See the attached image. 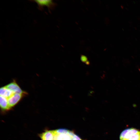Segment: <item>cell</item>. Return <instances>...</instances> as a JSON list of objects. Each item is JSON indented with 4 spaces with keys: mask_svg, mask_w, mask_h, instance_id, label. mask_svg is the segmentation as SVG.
<instances>
[{
    "mask_svg": "<svg viewBox=\"0 0 140 140\" xmlns=\"http://www.w3.org/2000/svg\"><path fill=\"white\" fill-rule=\"evenodd\" d=\"M120 140H140V131L133 128L126 129L121 133Z\"/></svg>",
    "mask_w": 140,
    "mask_h": 140,
    "instance_id": "6da1fadb",
    "label": "cell"
},
{
    "mask_svg": "<svg viewBox=\"0 0 140 140\" xmlns=\"http://www.w3.org/2000/svg\"><path fill=\"white\" fill-rule=\"evenodd\" d=\"M25 95L17 93L13 94L7 99V102L10 109L17 104Z\"/></svg>",
    "mask_w": 140,
    "mask_h": 140,
    "instance_id": "7a4b0ae2",
    "label": "cell"
},
{
    "mask_svg": "<svg viewBox=\"0 0 140 140\" xmlns=\"http://www.w3.org/2000/svg\"><path fill=\"white\" fill-rule=\"evenodd\" d=\"M5 86L13 93H17L26 95L27 93L22 90L16 81L14 80Z\"/></svg>",
    "mask_w": 140,
    "mask_h": 140,
    "instance_id": "3957f363",
    "label": "cell"
},
{
    "mask_svg": "<svg viewBox=\"0 0 140 140\" xmlns=\"http://www.w3.org/2000/svg\"><path fill=\"white\" fill-rule=\"evenodd\" d=\"M37 4L39 10H42L44 6H46L49 10H52L56 5V4L52 0H34Z\"/></svg>",
    "mask_w": 140,
    "mask_h": 140,
    "instance_id": "277c9868",
    "label": "cell"
},
{
    "mask_svg": "<svg viewBox=\"0 0 140 140\" xmlns=\"http://www.w3.org/2000/svg\"><path fill=\"white\" fill-rule=\"evenodd\" d=\"M55 134L54 130H46L39 135L41 140H54Z\"/></svg>",
    "mask_w": 140,
    "mask_h": 140,
    "instance_id": "5b68a950",
    "label": "cell"
},
{
    "mask_svg": "<svg viewBox=\"0 0 140 140\" xmlns=\"http://www.w3.org/2000/svg\"><path fill=\"white\" fill-rule=\"evenodd\" d=\"M74 134L73 131H70L67 134H55L54 140H71Z\"/></svg>",
    "mask_w": 140,
    "mask_h": 140,
    "instance_id": "8992f818",
    "label": "cell"
},
{
    "mask_svg": "<svg viewBox=\"0 0 140 140\" xmlns=\"http://www.w3.org/2000/svg\"><path fill=\"white\" fill-rule=\"evenodd\" d=\"M14 93L5 86L2 87L0 88V96L4 97L7 99L10 97Z\"/></svg>",
    "mask_w": 140,
    "mask_h": 140,
    "instance_id": "52a82bcc",
    "label": "cell"
},
{
    "mask_svg": "<svg viewBox=\"0 0 140 140\" xmlns=\"http://www.w3.org/2000/svg\"><path fill=\"white\" fill-rule=\"evenodd\" d=\"M0 105L1 110L2 111H6L10 109L9 107L7 99L0 96Z\"/></svg>",
    "mask_w": 140,
    "mask_h": 140,
    "instance_id": "ba28073f",
    "label": "cell"
},
{
    "mask_svg": "<svg viewBox=\"0 0 140 140\" xmlns=\"http://www.w3.org/2000/svg\"><path fill=\"white\" fill-rule=\"evenodd\" d=\"M55 134H67L69 133L70 131L65 129H60L54 130Z\"/></svg>",
    "mask_w": 140,
    "mask_h": 140,
    "instance_id": "9c48e42d",
    "label": "cell"
},
{
    "mask_svg": "<svg viewBox=\"0 0 140 140\" xmlns=\"http://www.w3.org/2000/svg\"><path fill=\"white\" fill-rule=\"evenodd\" d=\"M87 59V58L85 56H83L81 57V60L83 62H86Z\"/></svg>",
    "mask_w": 140,
    "mask_h": 140,
    "instance_id": "30bf717a",
    "label": "cell"
},
{
    "mask_svg": "<svg viewBox=\"0 0 140 140\" xmlns=\"http://www.w3.org/2000/svg\"><path fill=\"white\" fill-rule=\"evenodd\" d=\"M121 8L122 9H123V6L122 5H121Z\"/></svg>",
    "mask_w": 140,
    "mask_h": 140,
    "instance_id": "8fae6325",
    "label": "cell"
}]
</instances>
